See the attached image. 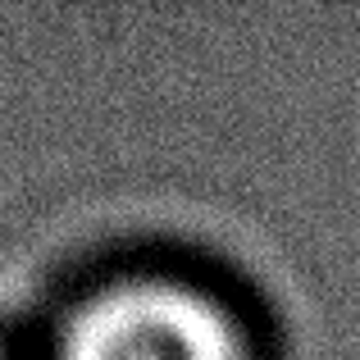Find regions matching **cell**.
<instances>
[{
    "label": "cell",
    "instance_id": "1",
    "mask_svg": "<svg viewBox=\"0 0 360 360\" xmlns=\"http://www.w3.org/2000/svg\"><path fill=\"white\" fill-rule=\"evenodd\" d=\"M60 360H251L238 310L205 283L132 274L78 301Z\"/></svg>",
    "mask_w": 360,
    "mask_h": 360
}]
</instances>
